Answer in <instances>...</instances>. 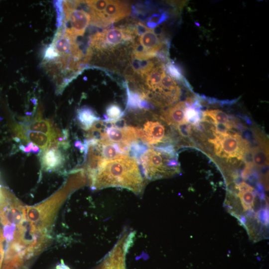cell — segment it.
Here are the masks:
<instances>
[{
  "instance_id": "7a4b0ae2",
  "label": "cell",
  "mask_w": 269,
  "mask_h": 269,
  "mask_svg": "<svg viewBox=\"0 0 269 269\" xmlns=\"http://www.w3.org/2000/svg\"><path fill=\"white\" fill-rule=\"evenodd\" d=\"M139 160L144 175L150 180L168 177L179 171V165L172 145L148 149Z\"/></svg>"
},
{
  "instance_id": "e0dca14e",
  "label": "cell",
  "mask_w": 269,
  "mask_h": 269,
  "mask_svg": "<svg viewBox=\"0 0 269 269\" xmlns=\"http://www.w3.org/2000/svg\"><path fill=\"white\" fill-rule=\"evenodd\" d=\"M29 140L39 148L45 149L50 146L54 136L40 132L29 131L27 133Z\"/></svg>"
},
{
  "instance_id": "2e32d148",
  "label": "cell",
  "mask_w": 269,
  "mask_h": 269,
  "mask_svg": "<svg viewBox=\"0 0 269 269\" xmlns=\"http://www.w3.org/2000/svg\"><path fill=\"white\" fill-rule=\"evenodd\" d=\"M77 120L82 128L87 131L96 121L100 120L95 112L88 107H83L77 111Z\"/></svg>"
},
{
  "instance_id": "9c48e42d",
  "label": "cell",
  "mask_w": 269,
  "mask_h": 269,
  "mask_svg": "<svg viewBox=\"0 0 269 269\" xmlns=\"http://www.w3.org/2000/svg\"><path fill=\"white\" fill-rule=\"evenodd\" d=\"M131 8L129 4L119 0H109L104 11V20L106 26L129 15Z\"/></svg>"
},
{
  "instance_id": "ac0fdd59",
  "label": "cell",
  "mask_w": 269,
  "mask_h": 269,
  "mask_svg": "<svg viewBox=\"0 0 269 269\" xmlns=\"http://www.w3.org/2000/svg\"><path fill=\"white\" fill-rule=\"evenodd\" d=\"M28 129L30 131L40 132L54 136L53 128L50 123L44 120H36L31 122Z\"/></svg>"
},
{
  "instance_id": "d4e9b609",
  "label": "cell",
  "mask_w": 269,
  "mask_h": 269,
  "mask_svg": "<svg viewBox=\"0 0 269 269\" xmlns=\"http://www.w3.org/2000/svg\"><path fill=\"white\" fill-rule=\"evenodd\" d=\"M56 269H70L67 266L65 265L63 260L61 261V263L58 265Z\"/></svg>"
},
{
  "instance_id": "ba28073f",
  "label": "cell",
  "mask_w": 269,
  "mask_h": 269,
  "mask_svg": "<svg viewBox=\"0 0 269 269\" xmlns=\"http://www.w3.org/2000/svg\"><path fill=\"white\" fill-rule=\"evenodd\" d=\"M106 138L112 142L128 146L138 139L135 128L133 126L127 125L124 128L113 126L108 128Z\"/></svg>"
},
{
  "instance_id": "7c38bea8",
  "label": "cell",
  "mask_w": 269,
  "mask_h": 269,
  "mask_svg": "<svg viewBox=\"0 0 269 269\" xmlns=\"http://www.w3.org/2000/svg\"><path fill=\"white\" fill-rule=\"evenodd\" d=\"M237 188L239 190V207L237 209H242L243 212L253 211L255 202L254 189L244 182L240 183Z\"/></svg>"
},
{
  "instance_id": "3957f363",
  "label": "cell",
  "mask_w": 269,
  "mask_h": 269,
  "mask_svg": "<svg viewBox=\"0 0 269 269\" xmlns=\"http://www.w3.org/2000/svg\"><path fill=\"white\" fill-rule=\"evenodd\" d=\"M211 130L214 136L209 141L213 145L215 154L227 159H243L249 152L247 140L238 134L218 132Z\"/></svg>"
},
{
  "instance_id": "8fae6325",
  "label": "cell",
  "mask_w": 269,
  "mask_h": 269,
  "mask_svg": "<svg viewBox=\"0 0 269 269\" xmlns=\"http://www.w3.org/2000/svg\"><path fill=\"white\" fill-rule=\"evenodd\" d=\"M139 47L153 57H156L158 52L164 46L161 41L153 29H149L141 34L139 38Z\"/></svg>"
},
{
  "instance_id": "44dd1931",
  "label": "cell",
  "mask_w": 269,
  "mask_h": 269,
  "mask_svg": "<svg viewBox=\"0 0 269 269\" xmlns=\"http://www.w3.org/2000/svg\"><path fill=\"white\" fill-rule=\"evenodd\" d=\"M107 117L106 121H114L118 120L123 115L124 112L118 105L113 104L109 106L106 109Z\"/></svg>"
},
{
  "instance_id": "30bf717a",
  "label": "cell",
  "mask_w": 269,
  "mask_h": 269,
  "mask_svg": "<svg viewBox=\"0 0 269 269\" xmlns=\"http://www.w3.org/2000/svg\"><path fill=\"white\" fill-rule=\"evenodd\" d=\"M184 102H180L163 111L159 118L167 125L175 128L188 123L185 116L186 108Z\"/></svg>"
},
{
  "instance_id": "9a60e30c",
  "label": "cell",
  "mask_w": 269,
  "mask_h": 269,
  "mask_svg": "<svg viewBox=\"0 0 269 269\" xmlns=\"http://www.w3.org/2000/svg\"><path fill=\"white\" fill-rule=\"evenodd\" d=\"M112 127L111 121L100 120L96 121L92 126L87 130V140L99 141L106 138V133L108 128Z\"/></svg>"
},
{
  "instance_id": "7402d4cb",
  "label": "cell",
  "mask_w": 269,
  "mask_h": 269,
  "mask_svg": "<svg viewBox=\"0 0 269 269\" xmlns=\"http://www.w3.org/2000/svg\"><path fill=\"white\" fill-rule=\"evenodd\" d=\"M147 148L146 144L136 141L131 143L129 153L135 159H139L141 155L147 150Z\"/></svg>"
},
{
  "instance_id": "4fadbf2b",
  "label": "cell",
  "mask_w": 269,
  "mask_h": 269,
  "mask_svg": "<svg viewBox=\"0 0 269 269\" xmlns=\"http://www.w3.org/2000/svg\"><path fill=\"white\" fill-rule=\"evenodd\" d=\"M202 122L211 124L215 127L225 126L231 129L233 126L230 118L220 110H206L202 113Z\"/></svg>"
},
{
  "instance_id": "52a82bcc",
  "label": "cell",
  "mask_w": 269,
  "mask_h": 269,
  "mask_svg": "<svg viewBox=\"0 0 269 269\" xmlns=\"http://www.w3.org/2000/svg\"><path fill=\"white\" fill-rule=\"evenodd\" d=\"M134 236L132 233L122 236L98 269H126L125 255L133 242Z\"/></svg>"
},
{
  "instance_id": "603a6c76",
  "label": "cell",
  "mask_w": 269,
  "mask_h": 269,
  "mask_svg": "<svg viewBox=\"0 0 269 269\" xmlns=\"http://www.w3.org/2000/svg\"><path fill=\"white\" fill-rule=\"evenodd\" d=\"M167 17V12L164 11H162L160 13L153 14L148 19L147 25L152 29L165 20Z\"/></svg>"
},
{
  "instance_id": "277c9868",
  "label": "cell",
  "mask_w": 269,
  "mask_h": 269,
  "mask_svg": "<svg viewBox=\"0 0 269 269\" xmlns=\"http://www.w3.org/2000/svg\"><path fill=\"white\" fill-rule=\"evenodd\" d=\"M135 37L134 33L128 27L104 29L101 32H97L91 36L90 47L101 51L113 50L115 46L125 42L133 43Z\"/></svg>"
},
{
  "instance_id": "5b68a950",
  "label": "cell",
  "mask_w": 269,
  "mask_h": 269,
  "mask_svg": "<svg viewBox=\"0 0 269 269\" xmlns=\"http://www.w3.org/2000/svg\"><path fill=\"white\" fill-rule=\"evenodd\" d=\"M165 123L160 118L154 117L147 120L139 126H134L136 130L138 139L149 145H157L167 142L169 140Z\"/></svg>"
},
{
  "instance_id": "ffe728a7",
  "label": "cell",
  "mask_w": 269,
  "mask_h": 269,
  "mask_svg": "<svg viewBox=\"0 0 269 269\" xmlns=\"http://www.w3.org/2000/svg\"><path fill=\"white\" fill-rule=\"evenodd\" d=\"M127 92V107L130 109L139 108V104L142 100L139 95L135 91L131 90L126 84Z\"/></svg>"
},
{
  "instance_id": "d6986e66",
  "label": "cell",
  "mask_w": 269,
  "mask_h": 269,
  "mask_svg": "<svg viewBox=\"0 0 269 269\" xmlns=\"http://www.w3.org/2000/svg\"><path fill=\"white\" fill-rule=\"evenodd\" d=\"M166 73L174 80L182 82L186 85L187 80L184 78L182 71L178 66L175 63L168 61L165 67Z\"/></svg>"
},
{
  "instance_id": "8992f818",
  "label": "cell",
  "mask_w": 269,
  "mask_h": 269,
  "mask_svg": "<svg viewBox=\"0 0 269 269\" xmlns=\"http://www.w3.org/2000/svg\"><path fill=\"white\" fill-rule=\"evenodd\" d=\"M63 7L65 19L70 24V27L65 28V31L75 37L83 35L90 22V14L84 10L75 9L77 6L74 1L64 2Z\"/></svg>"
},
{
  "instance_id": "5bb4252c",
  "label": "cell",
  "mask_w": 269,
  "mask_h": 269,
  "mask_svg": "<svg viewBox=\"0 0 269 269\" xmlns=\"http://www.w3.org/2000/svg\"><path fill=\"white\" fill-rule=\"evenodd\" d=\"M64 160V157L61 152L55 148L46 150L41 157L43 168L49 171L57 169L62 165Z\"/></svg>"
},
{
  "instance_id": "6da1fadb",
  "label": "cell",
  "mask_w": 269,
  "mask_h": 269,
  "mask_svg": "<svg viewBox=\"0 0 269 269\" xmlns=\"http://www.w3.org/2000/svg\"><path fill=\"white\" fill-rule=\"evenodd\" d=\"M89 178L94 189L118 187L138 194L144 186L136 160L128 155L104 161Z\"/></svg>"
},
{
  "instance_id": "cb8c5ba5",
  "label": "cell",
  "mask_w": 269,
  "mask_h": 269,
  "mask_svg": "<svg viewBox=\"0 0 269 269\" xmlns=\"http://www.w3.org/2000/svg\"><path fill=\"white\" fill-rule=\"evenodd\" d=\"M34 144L30 142L27 145L23 146V145H20V149H21L23 151H24L25 153H30L31 152H32L33 148L34 147Z\"/></svg>"
}]
</instances>
